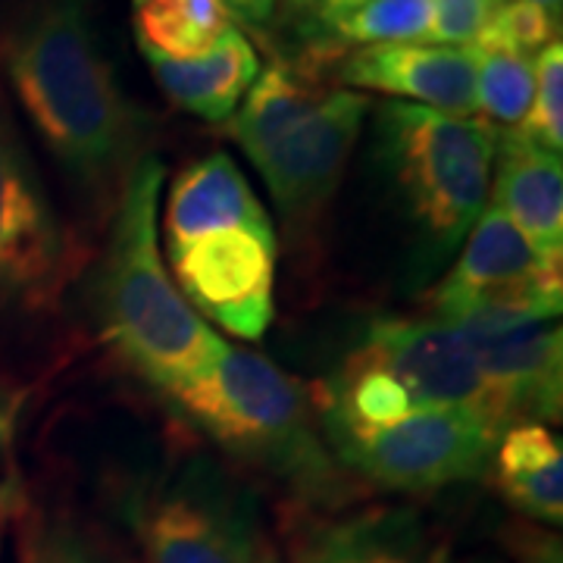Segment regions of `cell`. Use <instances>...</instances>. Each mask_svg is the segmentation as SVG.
Here are the masks:
<instances>
[{
  "instance_id": "1",
  "label": "cell",
  "mask_w": 563,
  "mask_h": 563,
  "mask_svg": "<svg viewBox=\"0 0 563 563\" xmlns=\"http://www.w3.org/2000/svg\"><path fill=\"white\" fill-rule=\"evenodd\" d=\"M0 69L66 176L98 207H117L151 157L154 117L117 79L88 0H25L0 32Z\"/></svg>"
},
{
  "instance_id": "2",
  "label": "cell",
  "mask_w": 563,
  "mask_h": 563,
  "mask_svg": "<svg viewBox=\"0 0 563 563\" xmlns=\"http://www.w3.org/2000/svg\"><path fill=\"white\" fill-rule=\"evenodd\" d=\"M163 163H139L113 207L95 303L103 339L135 376L154 388H173L201 376L220 357L222 339L181 298L157 242Z\"/></svg>"
},
{
  "instance_id": "3",
  "label": "cell",
  "mask_w": 563,
  "mask_h": 563,
  "mask_svg": "<svg viewBox=\"0 0 563 563\" xmlns=\"http://www.w3.org/2000/svg\"><path fill=\"white\" fill-rule=\"evenodd\" d=\"M161 395L222 451L288 485L295 504L320 510L344 498V476L322 439L310 395L263 354L222 344L201 376Z\"/></svg>"
},
{
  "instance_id": "4",
  "label": "cell",
  "mask_w": 563,
  "mask_h": 563,
  "mask_svg": "<svg viewBox=\"0 0 563 563\" xmlns=\"http://www.w3.org/2000/svg\"><path fill=\"white\" fill-rule=\"evenodd\" d=\"M373 101L351 88H320L269 63L225 122V135L266 181L279 213L307 225L332 201Z\"/></svg>"
},
{
  "instance_id": "5",
  "label": "cell",
  "mask_w": 563,
  "mask_h": 563,
  "mask_svg": "<svg viewBox=\"0 0 563 563\" xmlns=\"http://www.w3.org/2000/svg\"><path fill=\"white\" fill-rule=\"evenodd\" d=\"M498 132L483 117H451L417 103L376 110V157L407 217L435 251L461 244L492 191Z\"/></svg>"
},
{
  "instance_id": "6",
  "label": "cell",
  "mask_w": 563,
  "mask_h": 563,
  "mask_svg": "<svg viewBox=\"0 0 563 563\" xmlns=\"http://www.w3.org/2000/svg\"><path fill=\"white\" fill-rule=\"evenodd\" d=\"M563 254H542L498 207L466 235L461 261L429 295L435 320L463 329H501L561 317Z\"/></svg>"
},
{
  "instance_id": "7",
  "label": "cell",
  "mask_w": 563,
  "mask_h": 563,
  "mask_svg": "<svg viewBox=\"0 0 563 563\" xmlns=\"http://www.w3.org/2000/svg\"><path fill=\"white\" fill-rule=\"evenodd\" d=\"M322 439L363 483L398 495H435L483 479L501 432L463 407H422L383 429Z\"/></svg>"
},
{
  "instance_id": "8",
  "label": "cell",
  "mask_w": 563,
  "mask_h": 563,
  "mask_svg": "<svg viewBox=\"0 0 563 563\" xmlns=\"http://www.w3.org/2000/svg\"><path fill=\"white\" fill-rule=\"evenodd\" d=\"M141 563H254L257 498L217 461H188L141 517Z\"/></svg>"
},
{
  "instance_id": "9",
  "label": "cell",
  "mask_w": 563,
  "mask_h": 563,
  "mask_svg": "<svg viewBox=\"0 0 563 563\" xmlns=\"http://www.w3.org/2000/svg\"><path fill=\"white\" fill-rule=\"evenodd\" d=\"M69 279V244L16 117L0 91V307L51 310Z\"/></svg>"
},
{
  "instance_id": "10",
  "label": "cell",
  "mask_w": 563,
  "mask_h": 563,
  "mask_svg": "<svg viewBox=\"0 0 563 563\" xmlns=\"http://www.w3.org/2000/svg\"><path fill=\"white\" fill-rule=\"evenodd\" d=\"M169 276L229 335L257 342L276 317V232L225 229L169 251Z\"/></svg>"
},
{
  "instance_id": "11",
  "label": "cell",
  "mask_w": 563,
  "mask_h": 563,
  "mask_svg": "<svg viewBox=\"0 0 563 563\" xmlns=\"http://www.w3.org/2000/svg\"><path fill=\"white\" fill-rule=\"evenodd\" d=\"M361 347L383 363L420 407L473 410L501 435L514 426L498 388L454 325L435 317H379L366 329Z\"/></svg>"
},
{
  "instance_id": "12",
  "label": "cell",
  "mask_w": 563,
  "mask_h": 563,
  "mask_svg": "<svg viewBox=\"0 0 563 563\" xmlns=\"http://www.w3.org/2000/svg\"><path fill=\"white\" fill-rule=\"evenodd\" d=\"M282 544L288 563H454L442 536L407 507L291 504L282 514Z\"/></svg>"
},
{
  "instance_id": "13",
  "label": "cell",
  "mask_w": 563,
  "mask_h": 563,
  "mask_svg": "<svg viewBox=\"0 0 563 563\" xmlns=\"http://www.w3.org/2000/svg\"><path fill=\"white\" fill-rule=\"evenodd\" d=\"M335 81L361 95L376 91L451 117H476V57L470 47L363 44L339 63Z\"/></svg>"
},
{
  "instance_id": "14",
  "label": "cell",
  "mask_w": 563,
  "mask_h": 563,
  "mask_svg": "<svg viewBox=\"0 0 563 563\" xmlns=\"http://www.w3.org/2000/svg\"><path fill=\"white\" fill-rule=\"evenodd\" d=\"M461 335L498 388L514 426L561 420L563 332L558 322L463 329Z\"/></svg>"
},
{
  "instance_id": "15",
  "label": "cell",
  "mask_w": 563,
  "mask_h": 563,
  "mask_svg": "<svg viewBox=\"0 0 563 563\" xmlns=\"http://www.w3.org/2000/svg\"><path fill=\"white\" fill-rule=\"evenodd\" d=\"M225 229L276 232L239 163L220 151L203 161L188 163L173 179L169 198L163 207L166 254Z\"/></svg>"
},
{
  "instance_id": "16",
  "label": "cell",
  "mask_w": 563,
  "mask_h": 563,
  "mask_svg": "<svg viewBox=\"0 0 563 563\" xmlns=\"http://www.w3.org/2000/svg\"><path fill=\"white\" fill-rule=\"evenodd\" d=\"M495 207L542 254H563V166L517 129L498 132L492 166Z\"/></svg>"
},
{
  "instance_id": "17",
  "label": "cell",
  "mask_w": 563,
  "mask_h": 563,
  "mask_svg": "<svg viewBox=\"0 0 563 563\" xmlns=\"http://www.w3.org/2000/svg\"><path fill=\"white\" fill-rule=\"evenodd\" d=\"M166 101L207 122L232 120L244 95L261 76V57L242 29H229L207 54L195 60L144 57Z\"/></svg>"
},
{
  "instance_id": "18",
  "label": "cell",
  "mask_w": 563,
  "mask_h": 563,
  "mask_svg": "<svg viewBox=\"0 0 563 563\" xmlns=\"http://www.w3.org/2000/svg\"><path fill=\"white\" fill-rule=\"evenodd\" d=\"M488 470L498 492L523 520L563 523V444L544 422H517L504 432Z\"/></svg>"
},
{
  "instance_id": "19",
  "label": "cell",
  "mask_w": 563,
  "mask_h": 563,
  "mask_svg": "<svg viewBox=\"0 0 563 563\" xmlns=\"http://www.w3.org/2000/svg\"><path fill=\"white\" fill-rule=\"evenodd\" d=\"M232 25L220 0H132V29L144 57L195 60Z\"/></svg>"
},
{
  "instance_id": "20",
  "label": "cell",
  "mask_w": 563,
  "mask_h": 563,
  "mask_svg": "<svg viewBox=\"0 0 563 563\" xmlns=\"http://www.w3.org/2000/svg\"><path fill=\"white\" fill-rule=\"evenodd\" d=\"M470 51L476 57V110H483V120L495 129H517L536 88L532 60L507 51Z\"/></svg>"
},
{
  "instance_id": "21",
  "label": "cell",
  "mask_w": 563,
  "mask_h": 563,
  "mask_svg": "<svg viewBox=\"0 0 563 563\" xmlns=\"http://www.w3.org/2000/svg\"><path fill=\"white\" fill-rule=\"evenodd\" d=\"M22 563H129V558L98 526L73 514H51L25 529Z\"/></svg>"
},
{
  "instance_id": "22",
  "label": "cell",
  "mask_w": 563,
  "mask_h": 563,
  "mask_svg": "<svg viewBox=\"0 0 563 563\" xmlns=\"http://www.w3.org/2000/svg\"><path fill=\"white\" fill-rule=\"evenodd\" d=\"M429 0H369L361 10L332 22L329 29L354 44H410L429 38Z\"/></svg>"
},
{
  "instance_id": "23",
  "label": "cell",
  "mask_w": 563,
  "mask_h": 563,
  "mask_svg": "<svg viewBox=\"0 0 563 563\" xmlns=\"http://www.w3.org/2000/svg\"><path fill=\"white\" fill-rule=\"evenodd\" d=\"M558 22H561L558 16H551L548 10L529 0H498L473 47L507 51L532 60V54L539 57L551 41L561 38Z\"/></svg>"
},
{
  "instance_id": "24",
  "label": "cell",
  "mask_w": 563,
  "mask_h": 563,
  "mask_svg": "<svg viewBox=\"0 0 563 563\" xmlns=\"http://www.w3.org/2000/svg\"><path fill=\"white\" fill-rule=\"evenodd\" d=\"M536 88L517 132L536 141L539 147L561 154L563 151V44L551 41L532 63Z\"/></svg>"
},
{
  "instance_id": "25",
  "label": "cell",
  "mask_w": 563,
  "mask_h": 563,
  "mask_svg": "<svg viewBox=\"0 0 563 563\" xmlns=\"http://www.w3.org/2000/svg\"><path fill=\"white\" fill-rule=\"evenodd\" d=\"M429 44L448 47H473L498 0H429Z\"/></svg>"
},
{
  "instance_id": "26",
  "label": "cell",
  "mask_w": 563,
  "mask_h": 563,
  "mask_svg": "<svg viewBox=\"0 0 563 563\" xmlns=\"http://www.w3.org/2000/svg\"><path fill=\"white\" fill-rule=\"evenodd\" d=\"M501 542L514 563H563L561 532L532 520H514L501 529Z\"/></svg>"
},
{
  "instance_id": "27",
  "label": "cell",
  "mask_w": 563,
  "mask_h": 563,
  "mask_svg": "<svg viewBox=\"0 0 563 563\" xmlns=\"http://www.w3.org/2000/svg\"><path fill=\"white\" fill-rule=\"evenodd\" d=\"M229 16L242 20L244 25H266L276 13V0H220Z\"/></svg>"
},
{
  "instance_id": "28",
  "label": "cell",
  "mask_w": 563,
  "mask_h": 563,
  "mask_svg": "<svg viewBox=\"0 0 563 563\" xmlns=\"http://www.w3.org/2000/svg\"><path fill=\"white\" fill-rule=\"evenodd\" d=\"M363 3H369V0H320L317 7H320V20L325 22V29H329L332 22L344 20L347 13L361 10Z\"/></svg>"
},
{
  "instance_id": "29",
  "label": "cell",
  "mask_w": 563,
  "mask_h": 563,
  "mask_svg": "<svg viewBox=\"0 0 563 563\" xmlns=\"http://www.w3.org/2000/svg\"><path fill=\"white\" fill-rule=\"evenodd\" d=\"M10 422H13V404L7 401V395L0 391V448H3L7 435H10Z\"/></svg>"
},
{
  "instance_id": "30",
  "label": "cell",
  "mask_w": 563,
  "mask_h": 563,
  "mask_svg": "<svg viewBox=\"0 0 563 563\" xmlns=\"http://www.w3.org/2000/svg\"><path fill=\"white\" fill-rule=\"evenodd\" d=\"M254 563H288V561L282 558V551H279V548H276V544L266 542V539H263L261 551H257V558H254Z\"/></svg>"
},
{
  "instance_id": "31",
  "label": "cell",
  "mask_w": 563,
  "mask_h": 563,
  "mask_svg": "<svg viewBox=\"0 0 563 563\" xmlns=\"http://www.w3.org/2000/svg\"><path fill=\"white\" fill-rule=\"evenodd\" d=\"M529 3L542 7V10H548L551 16H558V20H561V3H563V0H529Z\"/></svg>"
},
{
  "instance_id": "32",
  "label": "cell",
  "mask_w": 563,
  "mask_h": 563,
  "mask_svg": "<svg viewBox=\"0 0 563 563\" xmlns=\"http://www.w3.org/2000/svg\"><path fill=\"white\" fill-rule=\"evenodd\" d=\"M298 3H307V7H313V3H320V0H298Z\"/></svg>"
},
{
  "instance_id": "33",
  "label": "cell",
  "mask_w": 563,
  "mask_h": 563,
  "mask_svg": "<svg viewBox=\"0 0 563 563\" xmlns=\"http://www.w3.org/2000/svg\"><path fill=\"white\" fill-rule=\"evenodd\" d=\"M476 563H501V561H488V558H485V561H476Z\"/></svg>"
}]
</instances>
